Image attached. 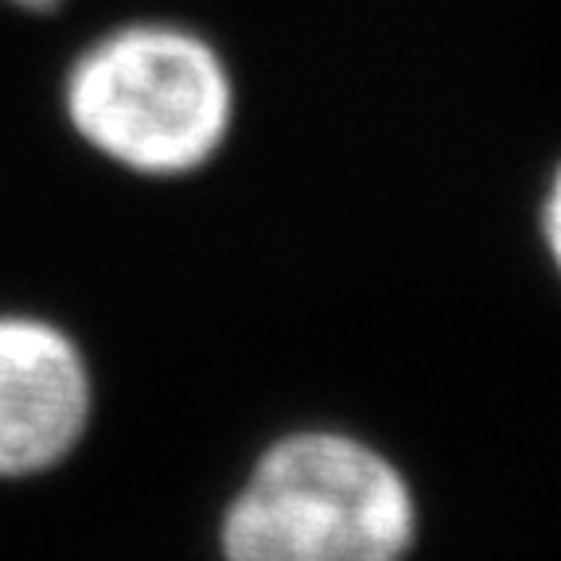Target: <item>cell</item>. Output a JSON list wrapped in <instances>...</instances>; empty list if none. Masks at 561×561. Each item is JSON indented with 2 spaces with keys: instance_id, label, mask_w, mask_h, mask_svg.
<instances>
[{
  "instance_id": "1",
  "label": "cell",
  "mask_w": 561,
  "mask_h": 561,
  "mask_svg": "<svg viewBox=\"0 0 561 561\" xmlns=\"http://www.w3.org/2000/svg\"><path fill=\"white\" fill-rule=\"evenodd\" d=\"M417 500L402 468L343 430L277 437L219 523L222 561H405Z\"/></svg>"
},
{
  "instance_id": "2",
  "label": "cell",
  "mask_w": 561,
  "mask_h": 561,
  "mask_svg": "<svg viewBox=\"0 0 561 561\" xmlns=\"http://www.w3.org/2000/svg\"><path fill=\"white\" fill-rule=\"evenodd\" d=\"M67 117L98 157L149 180H180L219 157L234 87L219 51L195 32L129 24L75 59Z\"/></svg>"
},
{
  "instance_id": "3",
  "label": "cell",
  "mask_w": 561,
  "mask_h": 561,
  "mask_svg": "<svg viewBox=\"0 0 561 561\" xmlns=\"http://www.w3.org/2000/svg\"><path fill=\"white\" fill-rule=\"evenodd\" d=\"M94 421V370L55 320L0 312V480L59 468Z\"/></svg>"
},
{
  "instance_id": "4",
  "label": "cell",
  "mask_w": 561,
  "mask_h": 561,
  "mask_svg": "<svg viewBox=\"0 0 561 561\" xmlns=\"http://www.w3.org/2000/svg\"><path fill=\"white\" fill-rule=\"evenodd\" d=\"M538 230H542L546 257H550V265L561 277V164L553 168L550 184H546L542 210H538Z\"/></svg>"
},
{
  "instance_id": "5",
  "label": "cell",
  "mask_w": 561,
  "mask_h": 561,
  "mask_svg": "<svg viewBox=\"0 0 561 561\" xmlns=\"http://www.w3.org/2000/svg\"><path fill=\"white\" fill-rule=\"evenodd\" d=\"M12 4H20V9H55V4H59V0H12Z\"/></svg>"
}]
</instances>
